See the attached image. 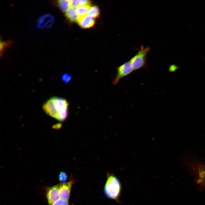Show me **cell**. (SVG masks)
Instances as JSON below:
<instances>
[{
	"label": "cell",
	"mask_w": 205,
	"mask_h": 205,
	"mask_svg": "<svg viewBox=\"0 0 205 205\" xmlns=\"http://www.w3.org/2000/svg\"><path fill=\"white\" fill-rule=\"evenodd\" d=\"M100 14V11L98 7L93 6L89 7L87 15L94 18L97 17Z\"/></svg>",
	"instance_id": "7c38bea8"
},
{
	"label": "cell",
	"mask_w": 205,
	"mask_h": 205,
	"mask_svg": "<svg viewBox=\"0 0 205 205\" xmlns=\"http://www.w3.org/2000/svg\"><path fill=\"white\" fill-rule=\"evenodd\" d=\"M60 184L56 185L48 188L46 196L49 205H52L60 198L59 195Z\"/></svg>",
	"instance_id": "277c9868"
},
{
	"label": "cell",
	"mask_w": 205,
	"mask_h": 205,
	"mask_svg": "<svg viewBox=\"0 0 205 205\" xmlns=\"http://www.w3.org/2000/svg\"><path fill=\"white\" fill-rule=\"evenodd\" d=\"M199 174V182L205 184V169L201 171Z\"/></svg>",
	"instance_id": "ac0fdd59"
},
{
	"label": "cell",
	"mask_w": 205,
	"mask_h": 205,
	"mask_svg": "<svg viewBox=\"0 0 205 205\" xmlns=\"http://www.w3.org/2000/svg\"><path fill=\"white\" fill-rule=\"evenodd\" d=\"M68 114V109L59 112L57 120L60 121H65L67 118Z\"/></svg>",
	"instance_id": "5bb4252c"
},
{
	"label": "cell",
	"mask_w": 205,
	"mask_h": 205,
	"mask_svg": "<svg viewBox=\"0 0 205 205\" xmlns=\"http://www.w3.org/2000/svg\"><path fill=\"white\" fill-rule=\"evenodd\" d=\"M73 183V181H70L60 184L59 195L60 198L68 200Z\"/></svg>",
	"instance_id": "52a82bcc"
},
{
	"label": "cell",
	"mask_w": 205,
	"mask_h": 205,
	"mask_svg": "<svg viewBox=\"0 0 205 205\" xmlns=\"http://www.w3.org/2000/svg\"><path fill=\"white\" fill-rule=\"evenodd\" d=\"M91 2L89 0H79V6H90Z\"/></svg>",
	"instance_id": "ffe728a7"
},
{
	"label": "cell",
	"mask_w": 205,
	"mask_h": 205,
	"mask_svg": "<svg viewBox=\"0 0 205 205\" xmlns=\"http://www.w3.org/2000/svg\"><path fill=\"white\" fill-rule=\"evenodd\" d=\"M122 190L121 183L118 179L113 174L108 173L104 191L108 198L119 201Z\"/></svg>",
	"instance_id": "6da1fadb"
},
{
	"label": "cell",
	"mask_w": 205,
	"mask_h": 205,
	"mask_svg": "<svg viewBox=\"0 0 205 205\" xmlns=\"http://www.w3.org/2000/svg\"><path fill=\"white\" fill-rule=\"evenodd\" d=\"M54 18L52 15L46 14L41 16L38 19L37 27L39 28H48L54 22Z\"/></svg>",
	"instance_id": "8992f818"
},
{
	"label": "cell",
	"mask_w": 205,
	"mask_h": 205,
	"mask_svg": "<svg viewBox=\"0 0 205 205\" xmlns=\"http://www.w3.org/2000/svg\"><path fill=\"white\" fill-rule=\"evenodd\" d=\"M44 111L48 114L57 119L59 112L56 109L54 104V97L48 100L43 106Z\"/></svg>",
	"instance_id": "5b68a950"
},
{
	"label": "cell",
	"mask_w": 205,
	"mask_h": 205,
	"mask_svg": "<svg viewBox=\"0 0 205 205\" xmlns=\"http://www.w3.org/2000/svg\"><path fill=\"white\" fill-rule=\"evenodd\" d=\"M55 107L59 112L68 109L69 103L65 99L54 97Z\"/></svg>",
	"instance_id": "9c48e42d"
},
{
	"label": "cell",
	"mask_w": 205,
	"mask_h": 205,
	"mask_svg": "<svg viewBox=\"0 0 205 205\" xmlns=\"http://www.w3.org/2000/svg\"><path fill=\"white\" fill-rule=\"evenodd\" d=\"M72 78L71 75L68 73L63 74L62 76V80L65 84L68 83L70 82Z\"/></svg>",
	"instance_id": "9a60e30c"
},
{
	"label": "cell",
	"mask_w": 205,
	"mask_h": 205,
	"mask_svg": "<svg viewBox=\"0 0 205 205\" xmlns=\"http://www.w3.org/2000/svg\"><path fill=\"white\" fill-rule=\"evenodd\" d=\"M179 67L175 65H171L169 68V70L171 71H176L179 68Z\"/></svg>",
	"instance_id": "7402d4cb"
},
{
	"label": "cell",
	"mask_w": 205,
	"mask_h": 205,
	"mask_svg": "<svg viewBox=\"0 0 205 205\" xmlns=\"http://www.w3.org/2000/svg\"><path fill=\"white\" fill-rule=\"evenodd\" d=\"M58 4L59 8L63 12H66L70 8L69 0H59Z\"/></svg>",
	"instance_id": "4fadbf2b"
},
{
	"label": "cell",
	"mask_w": 205,
	"mask_h": 205,
	"mask_svg": "<svg viewBox=\"0 0 205 205\" xmlns=\"http://www.w3.org/2000/svg\"><path fill=\"white\" fill-rule=\"evenodd\" d=\"M77 22L82 28H87L93 26L95 24V21L93 18L87 15L80 18Z\"/></svg>",
	"instance_id": "ba28073f"
},
{
	"label": "cell",
	"mask_w": 205,
	"mask_h": 205,
	"mask_svg": "<svg viewBox=\"0 0 205 205\" xmlns=\"http://www.w3.org/2000/svg\"><path fill=\"white\" fill-rule=\"evenodd\" d=\"M90 6H79L76 8L77 12L79 18L87 15Z\"/></svg>",
	"instance_id": "8fae6325"
},
{
	"label": "cell",
	"mask_w": 205,
	"mask_h": 205,
	"mask_svg": "<svg viewBox=\"0 0 205 205\" xmlns=\"http://www.w3.org/2000/svg\"><path fill=\"white\" fill-rule=\"evenodd\" d=\"M62 126V124L61 123H58L54 125L52 128L55 130H59L61 128Z\"/></svg>",
	"instance_id": "44dd1931"
},
{
	"label": "cell",
	"mask_w": 205,
	"mask_h": 205,
	"mask_svg": "<svg viewBox=\"0 0 205 205\" xmlns=\"http://www.w3.org/2000/svg\"><path fill=\"white\" fill-rule=\"evenodd\" d=\"M70 7L75 8L79 6V0H69Z\"/></svg>",
	"instance_id": "d6986e66"
},
{
	"label": "cell",
	"mask_w": 205,
	"mask_h": 205,
	"mask_svg": "<svg viewBox=\"0 0 205 205\" xmlns=\"http://www.w3.org/2000/svg\"><path fill=\"white\" fill-rule=\"evenodd\" d=\"M68 178V175L64 172L61 171L59 175V181L63 183H65Z\"/></svg>",
	"instance_id": "2e32d148"
},
{
	"label": "cell",
	"mask_w": 205,
	"mask_h": 205,
	"mask_svg": "<svg viewBox=\"0 0 205 205\" xmlns=\"http://www.w3.org/2000/svg\"><path fill=\"white\" fill-rule=\"evenodd\" d=\"M150 50L148 47L142 46L137 53L130 61L134 71L147 67V55Z\"/></svg>",
	"instance_id": "7a4b0ae2"
},
{
	"label": "cell",
	"mask_w": 205,
	"mask_h": 205,
	"mask_svg": "<svg viewBox=\"0 0 205 205\" xmlns=\"http://www.w3.org/2000/svg\"><path fill=\"white\" fill-rule=\"evenodd\" d=\"M52 205H68V201L60 198Z\"/></svg>",
	"instance_id": "e0dca14e"
},
{
	"label": "cell",
	"mask_w": 205,
	"mask_h": 205,
	"mask_svg": "<svg viewBox=\"0 0 205 205\" xmlns=\"http://www.w3.org/2000/svg\"><path fill=\"white\" fill-rule=\"evenodd\" d=\"M117 73L113 83L117 85L123 78L130 74L134 71L130 61L127 62L117 68Z\"/></svg>",
	"instance_id": "3957f363"
},
{
	"label": "cell",
	"mask_w": 205,
	"mask_h": 205,
	"mask_svg": "<svg viewBox=\"0 0 205 205\" xmlns=\"http://www.w3.org/2000/svg\"><path fill=\"white\" fill-rule=\"evenodd\" d=\"M65 14L66 17L72 22H77L80 18L75 8L70 7L65 12Z\"/></svg>",
	"instance_id": "30bf717a"
}]
</instances>
